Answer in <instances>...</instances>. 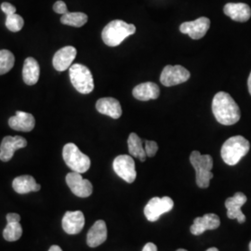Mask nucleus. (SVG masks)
Returning <instances> with one entry per match:
<instances>
[{"label":"nucleus","mask_w":251,"mask_h":251,"mask_svg":"<svg viewBox=\"0 0 251 251\" xmlns=\"http://www.w3.org/2000/svg\"><path fill=\"white\" fill-rule=\"evenodd\" d=\"M96 109L100 114L114 119H117L122 116V108L120 102L115 98H101L98 100L96 102Z\"/></svg>","instance_id":"nucleus-22"},{"label":"nucleus","mask_w":251,"mask_h":251,"mask_svg":"<svg viewBox=\"0 0 251 251\" xmlns=\"http://www.w3.org/2000/svg\"><path fill=\"white\" fill-rule=\"evenodd\" d=\"M9 125L14 130L29 132L34 129L36 125V120L33 115L25 112L17 111L15 116L9 118Z\"/></svg>","instance_id":"nucleus-17"},{"label":"nucleus","mask_w":251,"mask_h":251,"mask_svg":"<svg viewBox=\"0 0 251 251\" xmlns=\"http://www.w3.org/2000/svg\"><path fill=\"white\" fill-rule=\"evenodd\" d=\"M210 27V21L206 17H200L193 22H185L179 25V31L188 35L192 39H201L206 36Z\"/></svg>","instance_id":"nucleus-11"},{"label":"nucleus","mask_w":251,"mask_h":251,"mask_svg":"<svg viewBox=\"0 0 251 251\" xmlns=\"http://www.w3.org/2000/svg\"><path fill=\"white\" fill-rule=\"evenodd\" d=\"M14 191L21 195L28 194L30 192H38L41 186L36 183V179L30 175H23L15 178L12 182Z\"/></svg>","instance_id":"nucleus-23"},{"label":"nucleus","mask_w":251,"mask_h":251,"mask_svg":"<svg viewBox=\"0 0 251 251\" xmlns=\"http://www.w3.org/2000/svg\"><path fill=\"white\" fill-rule=\"evenodd\" d=\"M212 113L216 120L225 126L234 125L240 120V108L234 100L225 91L216 94L212 100Z\"/></svg>","instance_id":"nucleus-1"},{"label":"nucleus","mask_w":251,"mask_h":251,"mask_svg":"<svg viewBox=\"0 0 251 251\" xmlns=\"http://www.w3.org/2000/svg\"><path fill=\"white\" fill-rule=\"evenodd\" d=\"M70 80L74 88L82 94H89L94 90V81L90 69L80 63H75L69 68Z\"/></svg>","instance_id":"nucleus-5"},{"label":"nucleus","mask_w":251,"mask_h":251,"mask_svg":"<svg viewBox=\"0 0 251 251\" xmlns=\"http://www.w3.org/2000/svg\"><path fill=\"white\" fill-rule=\"evenodd\" d=\"M248 198L241 193L237 192L233 198H227L225 201V206L227 208V216L229 219H236L239 224H243L246 221V216L243 214L241 207L247 202Z\"/></svg>","instance_id":"nucleus-13"},{"label":"nucleus","mask_w":251,"mask_h":251,"mask_svg":"<svg viewBox=\"0 0 251 251\" xmlns=\"http://www.w3.org/2000/svg\"><path fill=\"white\" fill-rule=\"evenodd\" d=\"M127 146L128 152L133 156L138 158L139 160L144 162L146 160V152L143 146V142L141 138L136 133H130L127 139Z\"/></svg>","instance_id":"nucleus-25"},{"label":"nucleus","mask_w":251,"mask_h":251,"mask_svg":"<svg viewBox=\"0 0 251 251\" xmlns=\"http://www.w3.org/2000/svg\"><path fill=\"white\" fill-rule=\"evenodd\" d=\"M143 251H157V247L153 243H147L144 246Z\"/></svg>","instance_id":"nucleus-32"},{"label":"nucleus","mask_w":251,"mask_h":251,"mask_svg":"<svg viewBox=\"0 0 251 251\" xmlns=\"http://www.w3.org/2000/svg\"><path fill=\"white\" fill-rule=\"evenodd\" d=\"M63 231L68 234H77L80 233L85 225L84 214L77 211H67L63 218Z\"/></svg>","instance_id":"nucleus-16"},{"label":"nucleus","mask_w":251,"mask_h":251,"mask_svg":"<svg viewBox=\"0 0 251 251\" xmlns=\"http://www.w3.org/2000/svg\"><path fill=\"white\" fill-rule=\"evenodd\" d=\"M190 162L196 171L198 187L207 188L213 178L212 157L209 154H201L198 151H194L190 155Z\"/></svg>","instance_id":"nucleus-4"},{"label":"nucleus","mask_w":251,"mask_h":251,"mask_svg":"<svg viewBox=\"0 0 251 251\" xmlns=\"http://www.w3.org/2000/svg\"><path fill=\"white\" fill-rule=\"evenodd\" d=\"M113 169L117 176L124 179L127 183H132L137 177L136 166L130 155H118L113 162Z\"/></svg>","instance_id":"nucleus-8"},{"label":"nucleus","mask_w":251,"mask_h":251,"mask_svg":"<svg viewBox=\"0 0 251 251\" xmlns=\"http://www.w3.org/2000/svg\"><path fill=\"white\" fill-rule=\"evenodd\" d=\"M132 94L135 99L147 101L150 100L157 99L160 95V89L153 82H145L136 86Z\"/></svg>","instance_id":"nucleus-20"},{"label":"nucleus","mask_w":251,"mask_h":251,"mask_svg":"<svg viewBox=\"0 0 251 251\" xmlns=\"http://www.w3.org/2000/svg\"><path fill=\"white\" fill-rule=\"evenodd\" d=\"M144 150L146 152V155L149 157H152L155 155V153L158 151V145L153 141H145L144 142Z\"/></svg>","instance_id":"nucleus-29"},{"label":"nucleus","mask_w":251,"mask_h":251,"mask_svg":"<svg viewBox=\"0 0 251 251\" xmlns=\"http://www.w3.org/2000/svg\"><path fill=\"white\" fill-rule=\"evenodd\" d=\"M174 202L171 198H152L144 207V215L149 222H156L160 216L170 212L173 208Z\"/></svg>","instance_id":"nucleus-7"},{"label":"nucleus","mask_w":251,"mask_h":251,"mask_svg":"<svg viewBox=\"0 0 251 251\" xmlns=\"http://www.w3.org/2000/svg\"><path fill=\"white\" fill-rule=\"evenodd\" d=\"M53 10L58 13V14H66L68 13V9H67V6L66 4L62 1V0H59L57 2H55V4L53 5Z\"/></svg>","instance_id":"nucleus-30"},{"label":"nucleus","mask_w":251,"mask_h":251,"mask_svg":"<svg viewBox=\"0 0 251 251\" xmlns=\"http://www.w3.org/2000/svg\"><path fill=\"white\" fill-rule=\"evenodd\" d=\"M136 32V27L132 24H126L121 20H115L103 28L101 38L105 45L117 47L120 45L127 36H132Z\"/></svg>","instance_id":"nucleus-2"},{"label":"nucleus","mask_w":251,"mask_h":251,"mask_svg":"<svg viewBox=\"0 0 251 251\" xmlns=\"http://www.w3.org/2000/svg\"><path fill=\"white\" fill-rule=\"evenodd\" d=\"M15 57L7 50H0V75L9 73L14 66Z\"/></svg>","instance_id":"nucleus-28"},{"label":"nucleus","mask_w":251,"mask_h":251,"mask_svg":"<svg viewBox=\"0 0 251 251\" xmlns=\"http://www.w3.org/2000/svg\"><path fill=\"white\" fill-rule=\"evenodd\" d=\"M66 183L73 194L81 198H89L92 194L93 187L89 179H83L81 173L70 172L66 175Z\"/></svg>","instance_id":"nucleus-10"},{"label":"nucleus","mask_w":251,"mask_h":251,"mask_svg":"<svg viewBox=\"0 0 251 251\" xmlns=\"http://www.w3.org/2000/svg\"><path fill=\"white\" fill-rule=\"evenodd\" d=\"M248 87H249V91H250L251 95V73L250 76H249V80H248Z\"/></svg>","instance_id":"nucleus-34"},{"label":"nucleus","mask_w":251,"mask_h":251,"mask_svg":"<svg viewBox=\"0 0 251 251\" xmlns=\"http://www.w3.org/2000/svg\"><path fill=\"white\" fill-rule=\"evenodd\" d=\"M49 251H63V250H62L59 246L54 245V246H51V247H50V249L49 250Z\"/></svg>","instance_id":"nucleus-33"},{"label":"nucleus","mask_w":251,"mask_h":251,"mask_svg":"<svg viewBox=\"0 0 251 251\" xmlns=\"http://www.w3.org/2000/svg\"><path fill=\"white\" fill-rule=\"evenodd\" d=\"M190 76V72L181 65H167L162 71L160 82L165 87H172L186 82Z\"/></svg>","instance_id":"nucleus-9"},{"label":"nucleus","mask_w":251,"mask_h":251,"mask_svg":"<svg viewBox=\"0 0 251 251\" xmlns=\"http://www.w3.org/2000/svg\"><path fill=\"white\" fill-rule=\"evenodd\" d=\"M220 225V218L213 213H208L195 219L194 224L190 227V231L194 235H200L207 230H215Z\"/></svg>","instance_id":"nucleus-15"},{"label":"nucleus","mask_w":251,"mask_h":251,"mask_svg":"<svg viewBox=\"0 0 251 251\" xmlns=\"http://www.w3.org/2000/svg\"><path fill=\"white\" fill-rule=\"evenodd\" d=\"M251 149L250 142L243 136L229 138L222 147V158L229 166H234L242 159Z\"/></svg>","instance_id":"nucleus-3"},{"label":"nucleus","mask_w":251,"mask_h":251,"mask_svg":"<svg viewBox=\"0 0 251 251\" xmlns=\"http://www.w3.org/2000/svg\"><path fill=\"white\" fill-rule=\"evenodd\" d=\"M1 10L6 14V26L11 32H19L23 29L25 22L22 16L16 14V8L8 2L1 4Z\"/></svg>","instance_id":"nucleus-21"},{"label":"nucleus","mask_w":251,"mask_h":251,"mask_svg":"<svg viewBox=\"0 0 251 251\" xmlns=\"http://www.w3.org/2000/svg\"><path fill=\"white\" fill-rule=\"evenodd\" d=\"M23 234V228L20 222H9L3 231V237L9 242L17 241Z\"/></svg>","instance_id":"nucleus-27"},{"label":"nucleus","mask_w":251,"mask_h":251,"mask_svg":"<svg viewBox=\"0 0 251 251\" xmlns=\"http://www.w3.org/2000/svg\"><path fill=\"white\" fill-rule=\"evenodd\" d=\"M63 160L75 172L85 173L90 170V159L88 155L81 152L75 144L64 145L63 150Z\"/></svg>","instance_id":"nucleus-6"},{"label":"nucleus","mask_w":251,"mask_h":251,"mask_svg":"<svg viewBox=\"0 0 251 251\" xmlns=\"http://www.w3.org/2000/svg\"><path fill=\"white\" fill-rule=\"evenodd\" d=\"M76 57V50L72 46H67L59 50L54 54L52 64L55 70L59 72L66 71L72 66L73 62Z\"/></svg>","instance_id":"nucleus-14"},{"label":"nucleus","mask_w":251,"mask_h":251,"mask_svg":"<svg viewBox=\"0 0 251 251\" xmlns=\"http://www.w3.org/2000/svg\"><path fill=\"white\" fill-rule=\"evenodd\" d=\"M185 251V250H182V249H179V250H178V251Z\"/></svg>","instance_id":"nucleus-36"},{"label":"nucleus","mask_w":251,"mask_h":251,"mask_svg":"<svg viewBox=\"0 0 251 251\" xmlns=\"http://www.w3.org/2000/svg\"><path fill=\"white\" fill-rule=\"evenodd\" d=\"M88 22V15L83 12H68L63 14L61 18V23L65 25L74 27H81Z\"/></svg>","instance_id":"nucleus-26"},{"label":"nucleus","mask_w":251,"mask_h":251,"mask_svg":"<svg viewBox=\"0 0 251 251\" xmlns=\"http://www.w3.org/2000/svg\"><path fill=\"white\" fill-rule=\"evenodd\" d=\"M40 75V67L36 59L29 57L25 61L23 68V78L28 86H33L37 83Z\"/></svg>","instance_id":"nucleus-24"},{"label":"nucleus","mask_w":251,"mask_h":251,"mask_svg":"<svg viewBox=\"0 0 251 251\" xmlns=\"http://www.w3.org/2000/svg\"><path fill=\"white\" fill-rule=\"evenodd\" d=\"M21 217L17 213H9L7 215V222H20Z\"/></svg>","instance_id":"nucleus-31"},{"label":"nucleus","mask_w":251,"mask_h":251,"mask_svg":"<svg viewBox=\"0 0 251 251\" xmlns=\"http://www.w3.org/2000/svg\"><path fill=\"white\" fill-rule=\"evenodd\" d=\"M206 251H219V250L216 249V248H210V249H208Z\"/></svg>","instance_id":"nucleus-35"},{"label":"nucleus","mask_w":251,"mask_h":251,"mask_svg":"<svg viewBox=\"0 0 251 251\" xmlns=\"http://www.w3.org/2000/svg\"><path fill=\"white\" fill-rule=\"evenodd\" d=\"M107 239V227L105 222L100 220L97 221L92 227L90 228L88 236L87 244L90 248L99 247L102 243L105 242Z\"/></svg>","instance_id":"nucleus-19"},{"label":"nucleus","mask_w":251,"mask_h":251,"mask_svg":"<svg viewBox=\"0 0 251 251\" xmlns=\"http://www.w3.org/2000/svg\"><path fill=\"white\" fill-rule=\"evenodd\" d=\"M27 141L21 136H6L0 145V160L8 162L18 149L26 147Z\"/></svg>","instance_id":"nucleus-12"},{"label":"nucleus","mask_w":251,"mask_h":251,"mask_svg":"<svg viewBox=\"0 0 251 251\" xmlns=\"http://www.w3.org/2000/svg\"><path fill=\"white\" fill-rule=\"evenodd\" d=\"M250 251H251V242L250 243Z\"/></svg>","instance_id":"nucleus-37"},{"label":"nucleus","mask_w":251,"mask_h":251,"mask_svg":"<svg viewBox=\"0 0 251 251\" xmlns=\"http://www.w3.org/2000/svg\"><path fill=\"white\" fill-rule=\"evenodd\" d=\"M224 12L228 17L239 23L248 22L251 17V7L245 3H228L225 6Z\"/></svg>","instance_id":"nucleus-18"}]
</instances>
